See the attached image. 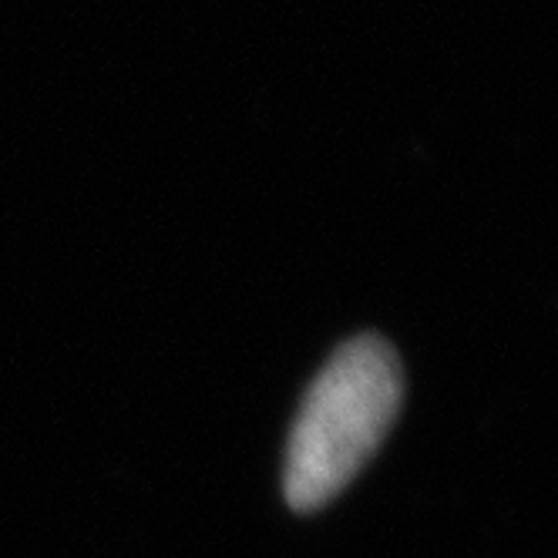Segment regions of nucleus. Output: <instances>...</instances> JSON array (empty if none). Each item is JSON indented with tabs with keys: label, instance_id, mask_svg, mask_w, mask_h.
Here are the masks:
<instances>
[{
	"label": "nucleus",
	"instance_id": "1",
	"mask_svg": "<svg viewBox=\"0 0 558 558\" xmlns=\"http://www.w3.org/2000/svg\"><path fill=\"white\" fill-rule=\"evenodd\" d=\"M404 397L401 361L380 337L343 343L310 384L296 414L283 492L296 511L324 508L387 437Z\"/></svg>",
	"mask_w": 558,
	"mask_h": 558
}]
</instances>
